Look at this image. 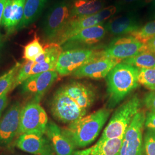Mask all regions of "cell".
Returning a JSON list of instances; mask_svg holds the SVG:
<instances>
[{
    "label": "cell",
    "instance_id": "cell-27",
    "mask_svg": "<svg viewBox=\"0 0 155 155\" xmlns=\"http://www.w3.org/2000/svg\"><path fill=\"white\" fill-rule=\"evenodd\" d=\"M35 63V61H26L22 63L17 74L15 81L12 84L11 91L16 88L18 86L21 85L25 81L31 76V71Z\"/></svg>",
    "mask_w": 155,
    "mask_h": 155
},
{
    "label": "cell",
    "instance_id": "cell-14",
    "mask_svg": "<svg viewBox=\"0 0 155 155\" xmlns=\"http://www.w3.org/2000/svg\"><path fill=\"white\" fill-rule=\"evenodd\" d=\"M121 61L103 56L81 67L71 75L77 78H88L94 79L104 78Z\"/></svg>",
    "mask_w": 155,
    "mask_h": 155
},
{
    "label": "cell",
    "instance_id": "cell-11",
    "mask_svg": "<svg viewBox=\"0 0 155 155\" xmlns=\"http://www.w3.org/2000/svg\"><path fill=\"white\" fill-rule=\"evenodd\" d=\"M58 77L56 70L33 75L21 84V93L31 98L32 101L40 103Z\"/></svg>",
    "mask_w": 155,
    "mask_h": 155
},
{
    "label": "cell",
    "instance_id": "cell-6",
    "mask_svg": "<svg viewBox=\"0 0 155 155\" xmlns=\"http://www.w3.org/2000/svg\"><path fill=\"white\" fill-rule=\"evenodd\" d=\"M103 57L102 50L77 48L62 51L56 67V71L61 77L71 75L81 67Z\"/></svg>",
    "mask_w": 155,
    "mask_h": 155
},
{
    "label": "cell",
    "instance_id": "cell-17",
    "mask_svg": "<svg viewBox=\"0 0 155 155\" xmlns=\"http://www.w3.org/2000/svg\"><path fill=\"white\" fill-rule=\"evenodd\" d=\"M107 33L104 24L84 28L68 39L63 45L67 50L78 45H90L100 42Z\"/></svg>",
    "mask_w": 155,
    "mask_h": 155
},
{
    "label": "cell",
    "instance_id": "cell-22",
    "mask_svg": "<svg viewBox=\"0 0 155 155\" xmlns=\"http://www.w3.org/2000/svg\"><path fill=\"white\" fill-rule=\"evenodd\" d=\"M122 62L136 67L139 69L155 68V54L150 52H144L125 59Z\"/></svg>",
    "mask_w": 155,
    "mask_h": 155
},
{
    "label": "cell",
    "instance_id": "cell-33",
    "mask_svg": "<svg viewBox=\"0 0 155 155\" xmlns=\"http://www.w3.org/2000/svg\"><path fill=\"white\" fill-rule=\"evenodd\" d=\"M145 45L146 52H150L155 54V37L150 39Z\"/></svg>",
    "mask_w": 155,
    "mask_h": 155
},
{
    "label": "cell",
    "instance_id": "cell-4",
    "mask_svg": "<svg viewBox=\"0 0 155 155\" xmlns=\"http://www.w3.org/2000/svg\"><path fill=\"white\" fill-rule=\"evenodd\" d=\"M140 107L141 102L137 95L124 102L113 114L98 141L124 138L127 127L140 110Z\"/></svg>",
    "mask_w": 155,
    "mask_h": 155
},
{
    "label": "cell",
    "instance_id": "cell-23",
    "mask_svg": "<svg viewBox=\"0 0 155 155\" xmlns=\"http://www.w3.org/2000/svg\"><path fill=\"white\" fill-rule=\"evenodd\" d=\"M22 63L17 62L8 71L0 76V97L6 92L10 93L17 74Z\"/></svg>",
    "mask_w": 155,
    "mask_h": 155
},
{
    "label": "cell",
    "instance_id": "cell-26",
    "mask_svg": "<svg viewBox=\"0 0 155 155\" xmlns=\"http://www.w3.org/2000/svg\"><path fill=\"white\" fill-rule=\"evenodd\" d=\"M138 82L150 91L155 90V68L139 69Z\"/></svg>",
    "mask_w": 155,
    "mask_h": 155
},
{
    "label": "cell",
    "instance_id": "cell-19",
    "mask_svg": "<svg viewBox=\"0 0 155 155\" xmlns=\"http://www.w3.org/2000/svg\"><path fill=\"white\" fill-rule=\"evenodd\" d=\"M123 138L97 141L85 150L75 151L73 155H120Z\"/></svg>",
    "mask_w": 155,
    "mask_h": 155
},
{
    "label": "cell",
    "instance_id": "cell-3",
    "mask_svg": "<svg viewBox=\"0 0 155 155\" xmlns=\"http://www.w3.org/2000/svg\"><path fill=\"white\" fill-rule=\"evenodd\" d=\"M139 68L120 62L106 77L109 106L112 108L118 104L139 86Z\"/></svg>",
    "mask_w": 155,
    "mask_h": 155
},
{
    "label": "cell",
    "instance_id": "cell-8",
    "mask_svg": "<svg viewBox=\"0 0 155 155\" xmlns=\"http://www.w3.org/2000/svg\"><path fill=\"white\" fill-rule=\"evenodd\" d=\"M48 123L47 113L40 103L31 101L22 106L18 135L24 133L45 134Z\"/></svg>",
    "mask_w": 155,
    "mask_h": 155
},
{
    "label": "cell",
    "instance_id": "cell-1",
    "mask_svg": "<svg viewBox=\"0 0 155 155\" xmlns=\"http://www.w3.org/2000/svg\"><path fill=\"white\" fill-rule=\"evenodd\" d=\"M95 98L92 87L84 83L72 82L56 91L51 101V111L58 120L69 124L85 116Z\"/></svg>",
    "mask_w": 155,
    "mask_h": 155
},
{
    "label": "cell",
    "instance_id": "cell-32",
    "mask_svg": "<svg viewBox=\"0 0 155 155\" xmlns=\"http://www.w3.org/2000/svg\"><path fill=\"white\" fill-rule=\"evenodd\" d=\"M9 92H6L0 97V118L2 116L3 113L5 110L8 104V94Z\"/></svg>",
    "mask_w": 155,
    "mask_h": 155
},
{
    "label": "cell",
    "instance_id": "cell-37",
    "mask_svg": "<svg viewBox=\"0 0 155 155\" xmlns=\"http://www.w3.org/2000/svg\"><path fill=\"white\" fill-rule=\"evenodd\" d=\"M3 47V40L2 39L1 36H0V51Z\"/></svg>",
    "mask_w": 155,
    "mask_h": 155
},
{
    "label": "cell",
    "instance_id": "cell-12",
    "mask_svg": "<svg viewBox=\"0 0 155 155\" xmlns=\"http://www.w3.org/2000/svg\"><path fill=\"white\" fill-rule=\"evenodd\" d=\"M22 106L19 101L12 104L0 118V147L6 148L18 136L20 113Z\"/></svg>",
    "mask_w": 155,
    "mask_h": 155
},
{
    "label": "cell",
    "instance_id": "cell-35",
    "mask_svg": "<svg viewBox=\"0 0 155 155\" xmlns=\"http://www.w3.org/2000/svg\"><path fill=\"white\" fill-rule=\"evenodd\" d=\"M147 5H150L151 8L155 6V0H145L144 6Z\"/></svg>",
    "mask_w": 155,
    "mask_h": 155
},
{
    "label": "cell",
    "instance_id": "cell-5",
    "mask_svg": "<svg viewBox=\"0 0 155 155\" xmlns=\"http://www.w3.org/2000/svg\"><path fill=\"white\" fill-rule=\"evenodd\" d=\"M121 12H122L121 9L115 4L105 7L101 11L93 15L70 18L55 43L61 46L83 29L104 24Z\"/></svg>",
    "mask_w": 155,
    "mask_h": 155
},
{
    "label": "cell",
    "instance_id": "cell-15",
    "mask_svg": "<svg viewBox=\"0 0 155 155\" xmlns=\"http://www.w3.org/2000/svg\"><path fill=\"white\" fill-rule=\"evenodd\" d=\"M104 25L107 32L115 36L131 34L141 27L136 12H126L123 15L113 17Z\"/></svg>",
    "mask_w": 155,
    "mask_h": 155
},
{
    "label": "cell",
    "instance_id": "cell-39",
    "mask_svg": "<svg viewBox=\"0 0 155 155\" xmlns=\"http://www.w3.org/2000/svg\"></svg>",
    "mask_w": 155,
    "mask_h": 155
},
{
    "label": "cell",
    "instance_id": "cell-16",
    "mask_svg": "<svg viewBox=\"0 0 155 155\" xmlns=\"http://www.w3.org/2000/svg\"><path fill=\"white\" fill-rule=\"evenodd\" d=\"M45 135L49 140L56 155H73L76 148L57 124L48 121Z\"/></svg>",
    "mask_w": 155,
    "mask_h": 155
},
{
    "label": "cell",
    "instance_id": "cell-18",
    "mask_svg": "<svg viewBox=\"0 0 155 155\" xmlns=\"http://www.w3.org/2000/svg\"><path fill=\"white\" fill-rule=\"evenodd\" d=\"M26 0H8L6 2L2 17V25L8 35L16 31L22 20Z\"/></svg>",
    "mask_w": 155,
    "mask_h": 155
},
{
    "label": "cell",
    "instance_id": "cell-24",
    "mask_svg": "<svg viewBox=\"0 0 155 155\" xmlns=\"http://www.w3.org/2000/svg\"><path fill=\"white\" fill-rule=\"evenodd\" d=\"M44 51V47L40 42L37 34L35 33L34 39L24 47L23 58L26 61H35Z\"/></svg>",
    "mask_w": 155,
    "mask_h": 155
},
{
    "label": "cell",
    "instance_id": "cell-13",
    "mask_svg": "<svg viewBox=\"0 0 155 155\" xmlns=\"http://www.w3.org/2000/svg\"><path fill=\"white\" fill-rule=\"evenodd\" d=\"M19 150L33 155H56L49 140L45 134L24 133L15 141Z\"/></svg>",
    "mask_w": 155,
    "mask_h": 155
},
{
    "label": "cell",
    "instance_id": "cell-2",
    "mask_svg": "<svg viewBox=\"0 0 155 155\" xmlns=\"http://www.w3.org/2000/svg\"><path fill=\"white\" fill-rule=\"evenodd\" d=\"M109 116L110 111L101 109L69 124L63 130L76 148H84L97 139Z\"/></svg>",
    "mask_w": 155,
    "mask_h": 155
},
{
    "label": "cell",
    "instance_id": "cell-9",
    "mask_svg": "<svg viewBox=\"0 0 155 155\" xmlns=\"http://www.w3.org/2000/svg\"><path fill=\"white\" fill-rule=\"evenodd\" d=\"M145 118L144 111L136 114L124 134L120 155H145L143 133Z\"/></svg>",
    "mask_w": 155,
    "mask_h": 155
},
{
    "label": "cell",
    "instance_id": "cell-31",
    "mask_svg": "<svg viewBox=\"0 0 155 155\" xmlns=\"http://www.w3.org/2000/svg\"><path fill=\"white\" fill-rule=\"evenodd\" d=\"M145 126L147 129L155 131V112H149L146 116Z\"/></svg>",
    "mask_w": 155,
    "mask_h": 155
},
{
    "label": "cell",
    "instance_id": "cell-40",
    "mask_svg": "<svg viewBox=\"0 0 155 155\" xmlns=\"http://www.w3.org/2000/svg\"><path fill=\"white\" fill-rule=\"evenodd\" d=\"M0 1H1V0H0Z\"/></svg>",
    "mask_w": 155,
    "mask_h": 155
},
{
    "label": "cell",
    "instance_id": "cell-25",
    "mask_svg": "<svg viewBox=\"0 0 155 155\" xmlns=\"http://www.w3.org/2000/svg\"><path fill=\"white\" fill-rule=\"evenodd\" d=\"M130 35L144 45L146 44L150 39L155 37V20L147 22Z\"/></svg>",
    "mask_w": 155,
    "mask_h": 155
},
{
    "label": "cell",
    "instance_id": "cell-29",
    "mask_svg": "<svg viewBox=\"0 0 155 155\" xmlns=\"http://www.w3.org/2000/svg\"><path fill=\"white\" fill-rule=\"evenodd\" d=\"M143 142L145 155H155V131L148 129Z\"/></svg>",
    "mask_w": 155,
    "mask_h": 155
},
{
    "label": "cell",
    "instance_id": "cell-28",
    "mask_svg": "<svg viewBox=\"0 0 155 155\" xmlns=\"http://www.w3.org/2000/svg\"><path fill=\"white\" fill-rule=\"evenodd\" d=\"M145 0H117L116 4L118 6L122 11L136 12L144 6Z\"/></svg>",
    "mask_w": 155,
    "mask_h": 155
},
{
    "label": "cell",
    "instance_id": "cell-36",
    "mask_svg": "<svg viewBox=\"0 0 155 155\" xmlns=\"http://www.w3.org/2000/svg\"><path fill=\"white\" fill-rule=\"evenodd\" d=\"M150 18L155 20V6L151 8V12H150Z\"/></svg>",
    "mask_w": 155,
    "mask_h": 155
},
{
    "label": "cell",
    "instance_id": "cell-34",
    "mask_svg": "<svg viewBox=\"0 0 155 155\" xmlns=\"http://www.w3.org/2000/svg\"><path fill=\"white\" fill-rule=\"evenodd\" d=\"M8 0H1L0 1V25L2 24V17H3V13L4 11L5 7L6 2Z\"/></svg>",
    "mask_w": 155,
    "mask_h": 155
},
{
    "label": "cell",
    "instance_id": "cell-20",
    "mask_svg": "<svg viewBox=\"0 0 155 155\" xmlns=\"http://www.w3.org/2000/svg\"><path fill=\"white\" fill-rule=\"evenodd\" d=\"M106 0L86 1H73L70 11V18L82 17L94 15L105 8Z\"/></svg>",
    "mask_w": 155,
    "mask_h": 155
},
{
    "label": "cell",
    "instance_id": "cell-7",
    "mask_svg": "<svg viewBox=\"0 0 155 155\" xmlns=\"http://www.w3.org/2000/svg\"><path fill=\"white\" fill-rule=\"evenodd\" d=\"M71 4L61 0L52 6L45 18L42 27L44 39L48 43H55L70 18Z\"/></svg>",
    "mask_w": 155,
    "mask_h": 155
},
{
    "label": "cell",
    "instance_id": "cell-21",
    "mask_svg": "<svg viewBox=\"0 0 155 155\" xmlns=\"http://www.w3.org/2000/svg\"><path fill=\"white\" fill-rule=\"evenodd\" d=\"M48 0H26L24 11L21 21L16 31L27 28L32 24L44 10Z\"/></svg>",
    "mask_w": 155,
    "mask_h": 155
},
{
    "label": "cell",
    "instance_id": "cell-38",
    "mask_svg": "<svg viewBox=\"0 0 155 155\" xmlns=\"http://www.w3.org/2000/svg\"><path fill=\"white\" fill-rule=\"evenodd\" d=\"M72 1H75V0H72ZM82 1H94V0H82Z\"/></svg>",
    "mask_w": 155,
    "mask_h": 155
},
{
    "label": "cell",
    "instance_id": "cell-10",
    "mask_svg": "<svg viewBox=\"0 0 155 155\" xmlns=\"http://www.w3.org/2000/svg\"><path fill=\"white\" fill-rule=\"evenodd\" d=\"M144 52H146L145 45L130 35L113 39L102 50V56L122 61Z\"/></svg>",
    "mask_w": 155,
    "mask_h": 155
},
{
    "label": "cell",
    "instance_id": "cell-30",
    "mask_svg": "<svg viewBox=\"0 0 155 155\" xmlns=\"http://www.w3.org/2000/svg\"><path fill=\"white\" fill-rule=\"evenodd\" d=\"M144 104L150 112H155V90L150 91L145 95Z\"/></svg>",
    "mask_w": 155,
    "mask_h": 155
}]
</instances>
